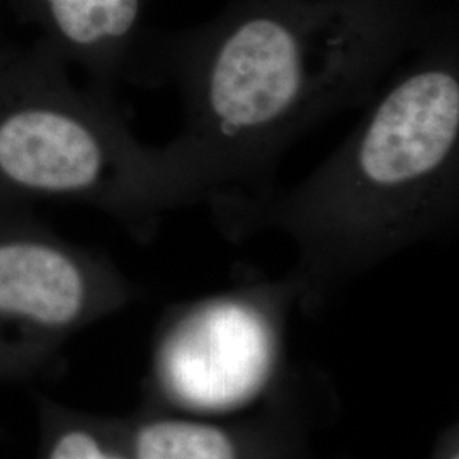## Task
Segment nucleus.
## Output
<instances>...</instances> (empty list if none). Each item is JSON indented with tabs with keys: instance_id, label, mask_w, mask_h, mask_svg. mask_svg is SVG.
Returning a JSON list of instances; mask_svg holds the SVG:
<instances>
[{
	"instance_id": "obj_1",
	"label": "nucleus",
	"mask_w": 459,
	"mask_h": 459,
	"mask_svg": "<svg viewBox=\"0 0 459 459\" xmlns=\"http://www.w3.org/2000/svg\"><path fill=\"white\" fill-rule=\"evenodd\" d=\"M426 41L403 0H250L160 49L148 82H172L206 201L261 199L301 136L369 102Z\"/></svg>"
},
{
	"instance_id": "obj_2",
	"label": "nucleus",
	"mask_w": 459,
	"mask_h": 459,
	"mask_svg": "<svg viewBox=\"0 0 459 459\" xmlns=\"http://www.w3.org/2000/svg\"><path fill=\"white\" fill-rule=\"evenodd\" d=\"M210 212L233 242L269 230L293 242L296 263L288 276L298 307L310 313L352 279L451 233L459 216L456 45L426 43L301 184Z\"/></svg>"
},
{
	"instance_id": "obj_3",
	"label": "nucleus",
	"mask_w": 459,
	"mask_h": 459,
	"mask_svg": "<svg viewBox=\"0 0 459 459\" xmlns=\"http://www.w3.org/2000/svg\"><path fill=\"white\" fill-rule=\"evenodd\" d=\"M204 199L176 138L142 143L116 94L74 82L43 41L0 49V204H83L150 242L167 214Z\"/></svg>"
},
{
	"instance_id": "obj_4",
	"label": "nucleus",
	"mask_w": 459,
	"mask_h": 459,
	"mask_svg": "<svg viewBox=\"0 0 459 459\" xmlns=\"http://www.w3.org/2000/svg\"><path fill=\"white\" fill-rule=\"evenodd\" d=\"M140 295L111 257L75 244L24 204H0V381L51 373L72 337Z\"/></svg>"
},
{
	"instance_id": "obj_5",
	"label": "nucleus",
	"mask_w": 459,
	"mask_h": 459,
	"mask_svg": "<svg viewBox=\"0 0 459 459\" xmlns=\"http://www.w3.org/2000/svg\"><path fill=\"white\" fill-rule=\"evenodd\" d=\"M295 281H247L165 310L152 347L147 405L208 411L242 403L276 375Z\"/></svg>"
},
{
	"instance_id": "obj_6",
	"label": "nucleus",
	"mask_w": 459,
	"mask_h": 459,
	"mask_svg": "<svg viewBox=\"0 0 459 459\" xmlns=\"http://www.w3.org/2000/svg\"><path fill=\"white\" fill-rule=\"evenodd\" d=\"M133 459H308V424L295 400L274 396L242 419H206L143 403L117 417Z\"/></svg>"
},
{
	"instance_id": "obj_7",
	"label": "nucleus",
	"mask_w": 459,
	"mask_h": 459,
	"mask_svg": "<svg viewBox=\"0 0 459 459\" xmlns=\"http://www.w3.org/2000/svg\"><path fill=\"white\" fill-rule=\"evenodd\" d=\"M45 28L43 41L66 65H77L87 83L115 94L117 83L143 81L136 36L143 0H26Z\"/></svg>"
},
{
	"instance_id": "obj_8",
	"label": "nucleus",
	"mask_w": 459,
	"mask_h": 459,
	"mask_svg": "<svg viewBox=\"0 0 459 459\" xmlns=\"http://www.w3.org/2000/svg\"><path fill=\"white\" fill-rule=\"evenodd\" d=\"M39 444L36 459H133L117 417L75 411L36 398Z\"/></svg>"
},
{
	"instance_id": "obj_9",
	"label": "nucleus",
	"mask_w": 459,
	"mask_h": 459,
	"mask_svg": "<svg viewBox=\"0 0 459 459\" xmlns=\"http://www.w3.org/2000/svg\"><path fill=\"white\" fill-rule=\"evenodd\" d=\"M429 459H459V430L451 424L439 434Z\"/></svg>"
}]
</instances>
